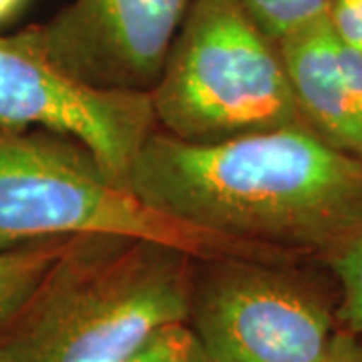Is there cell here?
Listing matches in <instances>:
<instances>
[{
	"label": "cell",
	"instance_id": "obj_10",
	"mask_svg": "<svg viewBox=\"0 0 362 362\" xmlns=\"http://www.w3.org/2000/svg\"><path fill=\"white\" fill-rule=\"evenodd\" d=\"M324 266L338 288L337 328L362 337V233Z\"/></svg>",
	"mask_w": 362,
	"mask_h": 362
},
{
	"label": "cell",
	"instance_id": "obj_13",
	"mask_svg": "<svg viewBox=\"0 0 362 362\" xmlns=\"http://www.w3.org/2000/svg\"><path fill=\"white\" fill-rule=\"evenodd\" d=\"M328 21L340 39L362 51V0H330Z\"/></svg>",
	"mask_w": 362,
	"mask_h": 362
},
{
	"label": "cell",
	"instance_id": "obj_1",
	"mask_svg": "<svg viewBox=\"0 0 362 362\" xmlns=\"http://www.w3.org/2000/svg\"><path fill=\"white\" fill-rule=\"evenodd\" d=\"M127 185L173 220L280 259L324 264L362 233V159L306 123L220 143L156 129Z\"/></svg>",
	"mask_w": 362,
	"mask_h": 362
},
{
	"label": "cell",
	"instance_id": "obj_3",
	"mask_svg": "<svg viewBox=\"0 0 362 362\" xmlns=\"http://www.w3.org/2000/svg\"><path fill=\"white\" fill-rule=\"evenodd\" d=\"M97 233L168 244L197 259L282 262L145 204L83 143L47 131L0 127V250Z\"/></svg>",
	"mask_w": 362,
	"mask_h": 362
},
{
	"label": "cell",
	"instance_id": "obj_2",
	"mask_svg": "<svg viewBox=\"0 0 362 362\" xmlns=\"http://www.w3.org/2000/svg\"><path fill=\"white\" fill-rule=\"evenodd\" d=\"M195 259L149 240L78 235L0 334V362H123L187 322Z\"/></svg>",
	"mask_w": 362,
	"mask_h": 362
},
{
	"label": "cell",
	"instance_id": "obj_5",
	"mask_svg": "<svg viewBox=\"0 0 362 362\" xmlns=\"http://www.w3.org/2000/svg\"><path fill=\"white\" fill-rule=\"evenodd\" d=\"M338 288L320 262L195 259L187 326L209 362H320Z\"/></svg>",
	"mask_w": 362,
	"mask_h": 362
},
{
	"label": "cell",
	"instance_id": "obj_4",
	"mask_svg": "<svg viewBox=\"0 0 362 362\" xmlns=\"http://www.w3.org/2000/svg\"><path fill=\"white\" fill-rule=\"evenodd\" d=\"M149 97L157 129L181 141L304 123L278 42L240 0H192Z\"/></svg>",
	"mask_w": 362,
	"mask_h": 362
},
{
	"label": "cell",
	"instance_id": "obj_6",
	"mask_svg": "<svg viewBox=\"0 0 362 362\" xmlns=\"http://www.w3.org/2000/svg\"><path fill=\"white\" fill-rule=\"evenodd\" d=\"M0 127L75 139L127 183L131 165L157 123L149 93L89 85L18 33L0 35Z\"/></svg>",
	"mask_w": 362,
	"mask_h": 362
},
{
	"label": "cell",
	"instance_id": "obj_15",
	"mask_svg": "<svg viewBox=\"0 0 362 362\" xmlns=\"http://www.w3.org/2000/svg\"><path fill=\"white\" fill-rule=\"evenodd\" d=\"M26 0H0V25H4L6 21L14 18L16 14L23 11Z\"/></svg>",
	"mask_w": 362,
	"mask_h": 362
},
{
	"label": "cell",
	"instance_id": "obj_7",
	"mask_svg": "<svg viewBox=\"0 0 362 362\" xmlns=\"http://www.w3.org/2000/svg\"><path fill=\"white\" fill-rule=\"evenodd\" d=\"M189 6L192 0H73L23 33L89 85L149 93Z\"/></svg>",
	"mask_w": 362,
	"mask_h": 362
},
{
	"label": "cell",
	"instance_id": "obj_12",
	"mask_svg": "<svg viewBox=\"0 0 362 362\" xmlns=\"http://www.w3.org/2000/svg\"><path fill=\"white\" fill-rule=\"evenodd\" d=\"M123 362H209L187 322L159 330Z\"/></svg>",
	"mask_w": 362,
	"mask_h": 362
},
{
	"label": "cell",
	"instance_id": "obj_11",
	"mask_svg": "<svg viewBox=\"0 0 362 362\" xmlns=\"http://www.w3.org/2000/svg\"><path fill=\"white\" fill-rule=\"evenodd\" d=\"M256 25L280 42L292 33L328 16L330 0H240Z\"/></svg>",
	"mask_w": 362,
	"mask_h": 362
},
{
	"label": "cell",
	"instance_id": "obj_9",
	"mask_svg": "<svg viewBox=\"0 0 362 362\" xmlns=\"http://www.w3.org/2000/svg\"><path fill=\"white\" fill-rule=\"evenodd\" d=\"M73 240L75 238H54L0 250V334L25 308Z\"/></svg>",
	"mask_w": 362,
	"mask_h": 362
},
{
	"label": "cell",
	"instance_id": "obj_14",
	"mask_svg": "<svg viewBox=\"0 0 362 362\" xmlns=\"http://www.w3.org/2000/svg\"><path fill=\"white\" fill-rule=\"evenodd\" d=\"M320 362H362L361 334H350L344 330H337Z\"/></svg>",
	"mask_w": 362,
	"mask_h": 362
},
{
	"label": "cell",
	"instance_id": "obj_8",
	"mask_svg": "<svg viewBox=\"0 0 362 362\" xmlns=\"http://www.w3.org/2000/svg\"><path fill=\"white\" fill-rule=\"evenodd\" d=\"M328 16L278 42L302 121L324 141L362 159V117Z\"/></svg>",
	"mask_w": 362,
	"mask_h": 362
}]
</instances>
